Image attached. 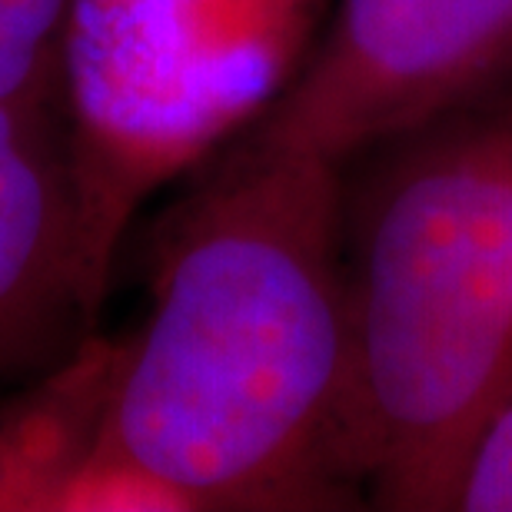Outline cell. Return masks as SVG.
I'll list each match as a JSON object with an SVG mask.
<instances>
[{
  "label": "cell",
  "mask_w": 512,
  "mask_h": 512,
  "mask_svg": "<svg viewBox=\"0 0 512 512\" xmlns=\"http://www.w3.org/2000/svg\"><path fill=\"white\" fill-rule=\"evenodd\" d=\"M380 150L346 210L353 463L376 506L443 512L512 393V97Z\"/></svg>",
  "instance_id": "7a4b0ae2"
},
{
  "label": "cell",
  "mask_w": 512,
  "mask_h": 512,
  "mask_svg": "<svg viewBox=\"0 0 512 512\" xmlns=\"http://www.w3.org/2000/svg\"><path fill=\"white\" fill-rule=\"evenodd\" d=\"M74 0H0V107L60 104V50Z\"/></svg>",
  "instance_id": "52a82bcc"
},
{
  "label": "cell",
  "mask_w": 512,
  "mask_h": 512,
  "mask_svg": "<svg viewBox=\"0 0 512 512\" xmlns=\"http://www.w3.org/2000/svg\"><path fill=\"white\" fill-rule=\"evenodd\" d=\"M90 333L60 104L0 107V389L54 370Z\"/></svg>",
  "instance_id": "5b68a950"
},
{
  "label": "cell",
  "mask_w": 512,
  "mask_h": 512,
  "mask_svg": "<svg viewBox=\"0 0 512 512\" xmlns=\"http://www.w3.org/2000/svg\"><path fill=\"white\" fill-rule=\"evenodd\" d=\"M506 70L512 0H336L290 90L237 140L346 167L479 104Z\"/></svg>",
  "instance_id": "277c9868"
},
{
  "label": "cell",
  "mask_w": 512,
  "mask_h": 512,
  "mask_svg": "<svg viewBox=\"0 0 512 512\" xmlns=\"http://www.w3.org/2000/svg\"><path fill=\"white\" fill-rule=\"evenodd\" d=\"M453 509L459 512H512V393L479 429L459 473Z\"/></svg>",
  "instance_id": "9c48e42d"
},
{
  "label": "cell",
  "mask_w": 512,
  "mask_h": 512,
  "mask_svg": "<svg viewBox=\"0 0 512 512\" xmlns=\"http://www.w3.org/2000/svg\"><path fill=\"white\" fill-rule=\"evenodd\" d=\"M346 233L343 163L230 143L163 220L97 446L193 512L353 506Z\"/></svg>",
  "instance_id": "6da1fadb"
},
{
  "label": "cell",
  "mask_w": 512,
  "mask_h": 512,
  "mask_svg": "<svg viewBox=\"0 0 512 512\" xmlns=\"http://www.w3.org/2000/svg\"><path fill=\"white\" fill-rule=\"evenodd\" d=\"M120 340L90 333L64 363L0 389V512H57L104 426Z\"/></svg>",
  "instance_id": "8992f818"
},
{
  "label": "cell",
  "mask_w": 512,
  "mask_h": 512,
  "mask_svg": "<svg viewBox=\"0 0 512 512\" xmlns=\"http://www.w3.org/2000/svg\"><path fill=\"white\" fill-rule=\"evenodd\" d=\"M57 512H193L170 483L114 449L97 446L74 469Z\"/></svg>",
  "instance_id": "ba28073f"
},
{
  "label": "cell",
  "mask_w": 512,
  "mask_h": 512,
  "mask_svg": "<svg viewBox=\"0 0 512 512\" xmlns=\"http://www.w3.org/2000/svg\"><path fill=\"white\" fill-rule=\"evenodd\" d=\"M336 0H74L60 117L77 197L87 320L97 330L140 207L270 114Z\"/></svg>",
  "instance_id": "3957f363"
}]
</instances>
